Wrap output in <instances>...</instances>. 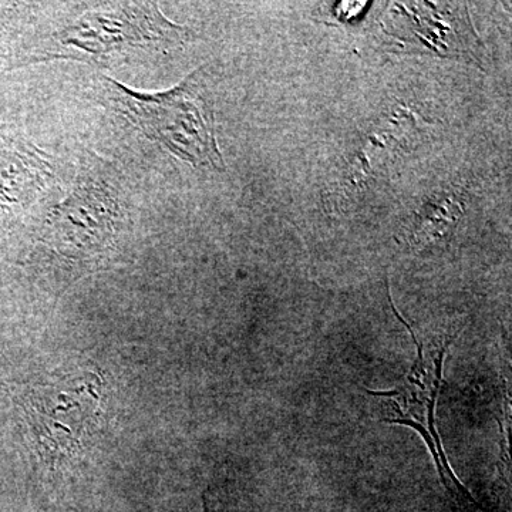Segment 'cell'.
<instances>
[{
	"instance_id": "obj_2",
	"label": "cell",
	"mask_w": 512,
	"mask_h": 512,
	"mask_svg": "<svg viewBox=\"0 0 512 512\" xmlns=\"http://www.w3.org/2000/svg\"><path fill=\"white\" fill-rule=\"evenodd\" d=\"M184 28L168 22L154 3H119L86 13L57 33L56 42L70 59H103L133 47L173 43Z\"/></svg>"
},
{
	"instance_id": "obj_4",
	"label": "cell",
	"mask_w": 512,
	"mask_h": 512,
	"mask_svg": "<svg viewBox=\"0 0 512 512\" xmlns=\"http://www.w3.org/2000/svg\"><path fill=\"white\" fill-rule=\"evenodd\" d=\"M45 168L22 144L0 138V204H19L35 192Z\"/></svg>"
},
{
	"instance_id": "obj_1",
	"label": "cell",
	"mask_w": 512,
	"mask_h": 512,
	"mask_svg": "<svg viewBox=\"0 0 512 512\" xmlns=\"http://www.w3.org/2000/svg\"><path fill=\"white\" fill-rule=\"evenodd\" d=\"M106 82L120 113L150 140L188 163L224 170L215 138L214 111L202 94L197 72L160 93L134 92L113 79Z\"/></svg>"
},
{
	"instance_id": "obj_3",
	"label": "cell",
	"mask_w": 512,
	"mask_h": 512,
	"mask_svg": "<svg viewBox=\"0 0 512 512\" xmlns=\"http://www.w3.org/2000/svg\"><path fill=\"white\" fill-rule=\"evenodd\" d=\"M117 222L119 205L110 191L96 181H84L56 208L50 225L57 241L77 249H93L106 244Z\"/></svg>"
},
{
	"instance_id": "obj_5",
	"label": "cell",
	"mask_w": 512,
	"mask_h": 512,
	"mask_svg": "<svg viewBox=\"0 0 512 512\" xmlns=\"http://www.w3.org/2000/svg\"><path fill=\"white\" fill-rule=\"evenodd\" d=\"M204 512H211L210 505H208L207 498H204Z\"/></svg>"
}]
</instances>
